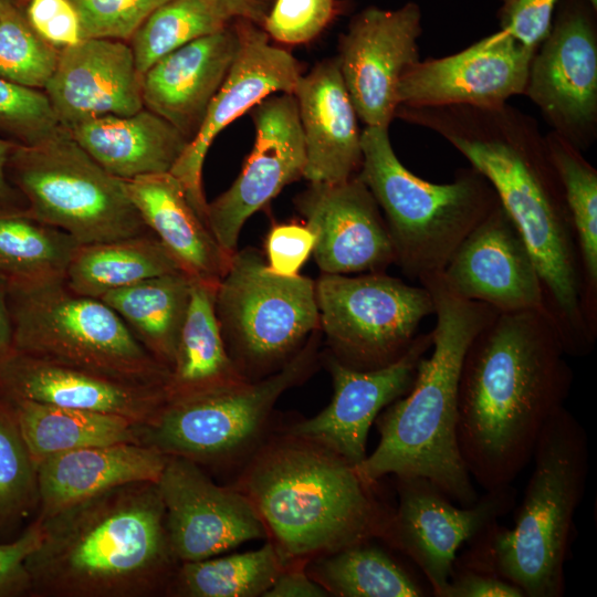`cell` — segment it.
Returning a JSON list of instances; mask_svg holds the SVG:
<instances>
[{
	"label": "cell",
	"instance_id": "29",
	"mask_svg": "<svg viewBox=\"0 0 597 597\" xmlns=\"http://www.w3.org/2000/svg\"><path fill=\"white\" fill-rule=\"evenodd\" d=\"M66 129L97 164L123 180L169 172L189 143L175 126L145 107L132 115L101 116Z\"/></svg>",
	"mask_w": 597,
	"mask_h": 597
},
{
	"label": "cell",
	"instance_id": "3",
	"mask_svg": "<svg viewBox=\"0 0 597 597\" xmlns=\"http://www.w3.org/2000/svg\"><path fill=\"white\" fill-rule=\"evenodd\" d=\"M38 519L42 540L27 559L31 596H157L180 564L157 482L124 484Z\"/></svg>",
	"mask_w": 597,
	"mask_h": 597
},
{
	"label": "cell",
	"instance_id": "11",
	"mask_svg": "<svg viewBox=\"0 0 597 597\" xmlns=\"http://www.w3.org/2000/svg\"><path fill=\"white\" fill-rule=\"evenodd\" d=\"M216 312L229 356L248 379L280 369L320 323L315 284L272 272L251 248L232 254Z\"/></svg>",
	"mask_w": 597,
	"mask_h": 597
},
{
	"label": "cell",
	"instance_id": "34",
	"mask_svg": "<svg viewBox=\"0 0 597 597\" xmlns=\"http://www.w3.org/2000/svg\"><path fill=\"white\" fill-rule=\"evenodd\" d=\"M308 575L339 597H421L428 590L371 541L312 559Z\"/></svg>",
	"mask_w": 597,
	"mask_h": 597
},
{
	"label": "cell",
	"instance_id": "37",
	"mask_svg": "<svg viewBox=\"0 0 597 597\" xmlns=\"http://www.w3.org/2000/svg\"><path fill=\"white\" fill-rule=\"evenodd\" d=\"M78 245L72 235L25 209H0V277L4 281L64 276Z\"/></svg>",
	"mask_w": 597,
	"mask_h": 597
},
{
	"label": "cell",
	"instance_id": "45",
	"mask_svg": "<svg viewBox=\"0 0 597 597\" xmlns=\"http://www.w3.org/2000/svg\"><path fill=\"white\" fill-rule=\"evenodd\" d=\"M24 12L33 30L57 49L82 40L78 14L70 0H28Z\"/></svg>",
	"mask_w": 597,
	"mask_h": 597
},
{
	"label": "cell",
	"instance_id": "44",
	"mask_svg": "<svg viewBox=\"0 0 597 597\" xmlns=\"http://www.w3.org/2000/svg\"><path fill=\"white\" fill-rule=\"evenodd\" d=\"M559 0H499L500 25L522 44L536 50L549 31Z\"/></svg>",
	"mask_w": 597,
	"mask_h": 597
},
{
	"label": "cell",
	"instance_id": "13",
	"mask_svg": "<svg viewBox=\"0 0 597 597\" xmlns=\"http://www.w3.org/2000/svg\"><path fill=\"white\" fill-rule=\"evenodd\" d=\"M597 10L587 0H559L548 33L530 63L523 94L579 150L597 125Z\"/></svg>",
	"mask_w": 597,
	"mask_h": 597
},
{
	"label": "cell",
	"instance_id": "25",
	"mask_svg": "<svg viewBox=\"0 0 597 597\" xmlns=\"http://www.w3.org/2000/svg\"><path fill=\"white\" fill-rule=\"evenodd\" d=\"M305 148L303 177L310 184H339L362 165V132L336 57L302 74L293 91Z\"/></svg>",
	"mask_w": 597,
	"mask_h": 597
},
{
	"label": "cell",
	"instance_id": "36",
	"mask_svg": "<svg viewBox=\"0 0 597 597\" xmlns=\"http://www.w3.org/2000/svg\"><path fill=\"white\" fill-rule=\"evenodd\" d=\"M284 567L274 545L268 541L256 551L180 563L166 595L179 597L263 596Z\"/></svg>",
	"mask_w": 597,
	"mask_h": 597
},
{
	"label": "cell",
	"instance_id": "26",
	"mask_svg": "<svg viewBox=\"0 0 597 597\" xmlns=\"http://www.w3.org/2000/svg\"><path fill=\"white\" fill-rule=\"evenodd\" d=\"M239 49L235 24L169 53L143 74V103L189 142L224 82Z\"/></svg>",
	"mask_w": 597,
	"mask_h": 597
},
{
	"label": "cell",
	"instance_id": "20",
	"mask_svg": "<svg viewBox=\"0 0 597 597\" xmlns=\"http://www.w3.org/2000/svg\"><path fill=\"white\" fill-rule=\"evenodd\" d=\"M440 275L453 294L498 313H545L533 258L501 203L462 240Z\"/></svg>",
	"mask_w": 597,
	"mask_h": 597
},
{
	"label": "cell",
	"instance_id": "5",
	"mask_svg": "<svg viewBox=\"0 0 597 597\" xmlns=\"http://www.w3.org/2000/svg\"><path fill=\"white\" fill-rule=\"evenodd\" d=\"M419 282L434 306L431 353L419 360L410 389L376 418L378 444L355 470L369 484L388 474L425 478L468 506L479 496L458 446L459 380L468 347L498 312L453 294L440 273Z\"/></svg>",
	"mask_w": 597,
	"mask_h": 597
},
{
	"label": "cell",
	"instance_id": "32",
	"mask_svg": "<svg viewBox=\"0 0 597 597\" xmlns=\"http://www.w3.org/2000/svg\"><path fill=\"white\" fill-rule=\"evenodd\" d=\"M190 289L191 277L179 271L113 290L101 300L121 316L148 353L170 369Z\"/></svg>",
	"mask_w": 597,
	"mask_h": 597
},
{
	"label": "cell",
	"instance_id": "7",
	"mask_svg": "<svg viewBox=\"0 0 597 597\" xmlns=\"http://www.w3.org/2000/svg\"><path fill=\"white\" fill-rule=\"evenodd\" d=\"M362 154L357 177L384 211L395 263L411 279L440 273L462 240L500 203L490 181L472 166L459 169L448 184L412 174L395 154L388 128L366 126Z\"/></svg>",
	"mask_w": 597,
	"mask_h": 597
},
{
	"label": "cell",
	"instance_id": "54",
	"mask_svg": "<svg viewBox=\"0 0 597 597\" xmlns=\"http://www.w3.org/2000/svg\"><path fill=\"white\" fill-rule=\"evenodd\" d=\"M594 9L597 10V0H587Z\"/></svg>",
	"mask_w": 597,
	"mask_h": 597
},
{
	"label": "cell",
	"instance_id": "27",
	"mask_svg": "<svg viewBox=\"0 0 597 597\" xmlns=\"http://www.w3.org/2000/svg\"><path fill=\"white\" fill-rule=\"evenodd\" d=\"M167 455L143 443L86 447L42 460L38 465L39 513L61 509L135 482H157Z\"/></svg>",
	"mask_w": 597,
	"mask_h": 597
},
{
	"label": "cell",
	"instance_id": "47",
	"mask_svg": "<svg viewBox=\"0 0 597 597\" xmlns=\"http://www.w3.org/2000/svg\"><path fill=\"white\" fill-rule=\"evenodd\" d=\"M314 243L315 237L306 226H275L265 240L266 264L276 274L296 275L313 252Z\"/></svg>",
	"mask_w": 597,
	"mask_h": 597
},
{
	"label": "cell",
	"instance_id": "15",
	"mask_svg": "<svg viewBox=\"0 0 597 597\" xmlns=\"http://www.w3.org/2000/svg\"><path fill=\"white\" fill-rule=\"evenodd\" d=\"M421 10L415 2L387 10L368 7L339 38L338 67L357 116L368 127L389 128L404 73L419 61Z\"/></svg>",
	"mask_w": 597,
	"mask_h": 597
},
{
	"label": "cell",
	"instance_id": "40",
	"mask_svg": "<svg viewBox=\"0 0 597 597\" xmlns=\"http://www.w3.org/2000/svg\"><path fill=\"white\" fill-rule=\"evenodd\" d=\"M24 7L0 15V77L43 91L55 71L60 49L33 30Z\"/></svg>",
	"mask_w": 597,
	"mask_h": 597
},
{
	"label": "cell",
	"instance_id": "1",
	"mask_svg": "<svg viewBox=\"0 0 597 597\" xmlns=\"http://www.w3.org/2000/svg\"><path fill=\"white\" fill-rule=\"evenodd\" d=\"M406 121L433 130L494 188L533 258L545 314L567 356H587L597 334L586 320L574 227L546 138L509 104L409 108Z\"/></svg>",
	"mask_w": 597,
	"mask_h": 597
},
{
	"label": "cell",
	"instance_id": "38",
	"mask_svg": "<svg viewBox=\"0 0 597 597\" xmlns=\"http://www.w3.org/2000/svg\"><path fill=\"white\" fill-rule=\"evenodd\" d=\"M228 25L229 22L202 0H169L143 22L128 43L143 75L169 53Z\"/></svg>",
	"mask_w": 597,
	"mask_h": 597
},
{
	"label": "cell",
	"instance_id": "51",
	"mask_svg": "<svg viewBox=\"0 0 597 597\" xmlns=\"http://www.w3.org/2000/svg\"><path fill=\"white\" fill-rule=\"evenodd\" d=\"M18 144L0 137V209H25L23 198L7 177V165Z\"/></svg>",
	"mask_w": 597,
	"mask_h": 597
},
{
	"label": "cell",
	"instance_id": "43",
	"mask_svg": "<svg viewBox=\"0 0 597 597\" xmlns=\"http://www.w3.org/2000/svg\"><path fill=\"white\" fill-rule=\"evenodd\" d=\"M334 14V0H274L263 30L283 44H302L317 36Z\"/></svg>",
	"mask_w": 597,
	"mask_h": 597
},
{
	"label": "cell",
	"instance_id": "50",
	"mask_svg": "<svg viewBox=\"0 0 597 597\" xmlns=\"http://www.w3.org/2000/svg\"><path fill=\"white\" fill-rule=\"evenodd\" d=\"M209 4L220 17L231 20H245L253 23H263L268 14L269 0H202Z\"/></svg>",
	"mask_w": 597,
	"mask_h": 597
},
{
	"label": "cell",
	"instance_id": "33",
	"mask_svg": "<svg viewBox=\"0 0 597 597\" xmlns=\"http://www.w3.org/2000/svg\"><path fill=\"white\" fill-rule=\"evenodd\" d=\"M181 271L151 231L111 241L80 244L65 281L78 294L101 298L146 279Z\"/></svg>",
	"mask_w": 597,
	"mask_h": 597
},
{
	"label": "cell",
	"instance_id": "49",
	"mask_svg": "<svg viewBox=\"0 0 597 597\" xmlns=\"http://www.w3.org/2000/svg\"><path fill=\"white\" fill-rule=\"evenodd\" d=\"M306 562H297L284 567L264 597H324L327 590L306 572Z\"/></svg>",
	"mask_w": 597,
	"mask_h": 597
},
{
	"label": "cell",
	"instance_id": "41",
	"mask_svg": "<svg viewBox=\"0 0 597 597\" xmlns=\"http://www.w3.org/2000/svg\"><path fill=\"white\" fill-rule=\"evenodd\" d=\"M59 127L43 91L0 77V132L19 144L33 145L48 138Z\"/></svg>",
	"mask_w": 597,
	"mask_h": 597
},
{
	"label": "cell",
	"instance_id": "48",
	"mask_svg": "<svg viewBox=\"0 0 597 597\" xmlns=\"http://www.w3.org/2000/svg\"><path fill=\"white\" fill-rule=\"evenodd\" d=\"M443 597H525L523 591L499 575L454 564Z\"/></svg>",
	"mask_w": 597,
	"mask_h": 597
},
{
	"label": "cell",
	"instance_id": "9",
	"mask_svg": "<svg viewBox=\"0 0 597 597\" xmlns=\"http://www.w3.org/2000/svg\"><path fill=\"white\" fill-rule=\"evenodd\" d=\"M7 177L31 216L65 231L78 244L149 231L126 181L106 171L62 126L36 144H18Z\"/></svg>",
	"mask_w": 597,
	"mask_h": 597
},
{
	"label": "cell",
	"instance_id": "42",
	"mask_svg": "<svg viewBox=\"0 0 597 597\" xmlns=\"http://www.w3.org/2000/svg\"><path fill=\"white\" fill-rule=\"evenodd\" d=\"M83 39L103 38L128 42L143 22L169 0H70Z\"/></svg>",
	"mask_w": 597,
	"mask_h": 597
},
{
	"label": "cell",
	"instance_id": "30",
	"mask_svg": "<svg viewBox=\"0 0 597 597\" xmlns=\"http://www.w3.org/2000/svg\"><path fill=\"white\" fill-rule=\"evenodd\" d=\"M213 283L191 279L190 297L165 386L167 399L240 383L216 312Z\"/></svg>",
	"mask_w": 597,
	"mask_h": 597
},
{
	"label": "cell",
	"instance_id": "46",
	"mask_svg": "<svg viewBox=\"0 0 597 597\" xmlns=\"http://www.w3.org/2000/svg\"><path fill=\"white\" fill-rule=\"evenodd\" d=\"M42 540V526L36 517L15 540L0 543V597L30 595L31 579L28 557Z\"/></svg>",
	"mask_w": 597,
	"mask_h": 597
},
{
	"label": "cell",
	"instance_id": "21",
	"mask_svg": "<svg viewBox=\"0 0 597 597\" xmlns=\"http://www.w3.org/2000/svg\"><path fill=\"white\" fill-rule=\"evenodd\" d=\"M431 345V332L417 335L396 362L367 370L352 368L331 357L328 369L334 395L329 405L286 431L313 440L357 467L367 457L370 426L388 405L410 389L419 360Z\"/></svg>",
	"mask_w": 597,
	"mask_h": 597
},
{
	"label": "cell",
	"instance_id": "17",
	"mask_svg": "<svg viewBox=\"0 0 597 597\" xmlns=\"http://www.w3.org/2000/svg\"><path fill=\"white\" fill-rule=\"evenodd\" d=\"M234 24L239 34L234 61L197 134L169 171L206 224L208 202L202 190V167L214 138L265 97L293 94L303 74L301 63L286 50L272 45L263 29L245 20H235Z\"/></svg>",
	"mask_w": 597,
	"mask_h": 597
},
{
	"label": "cell",
	"instance_id": "52",
	"mask_svg": "<svg viewBox=\"0 0 597 597\" xmlns=\"http://www.w3.org/2000/svg\"><path fill=\"white\" fill-rule=\"evenodd\" d=\"M13 346V327L7 302L6 282L0 277V358Z\"/></svg>",
	"mask_w": 597,
	"mask_h": 597
},
{
	"label": "cell",
	"instance_id": "35",
	"mask_svg": "<svg viewBox=\"0 0 597 597\" xmlns=\"http://www.w3.org/2000/svg\"><path fill=\"white\" fill-rule=\"evenodd\" d=\"M545 138L575 231L586 320L597 333V170L557 133L552 130Z\"/></svg>",
	"mask_w": 597,
	"mask_h": 597
},
{
	"label": "cell",
	"instance_id": "18",
	"mask_svg": "<svg viewBox=\"0 0 597 597\" xmlns=\"http://www.w3.org/2000/svg\"><path fill=\"white\" fill-rule=\"evenodd\" d=\"M157 485L176 558L206 559L244 542L265 538L266 530L248 498L216 484L189 459L167 455Z\"/></svg>",
	"mask_w": 597,
	"mask_h": 597
},
{
	"label": "cell",
	"instance_id": "6",
	"mask_svg": "<svg viewBox=\"0 0 597 597\" xmlns=\"http://www.w3.org/2000/svg\"><path fill=\"white\" fill-rule=\"evenodd\" d=\"M588 438L563 407L544 427L512 528L492 524L472 540L460 565L486 570L516 585L525 597L565 594V564L576 511L588 474Z\"/></svg>",
	"mask_w": 597,
	"mask_h": 597
},
{
	"label": "cell",
	"instance_id": "39",
	"mask_svg": "<svg viewBox=\"0 0 597 597\" xmlns=\"http://www.w3.org/2000/svg\"><path fill=\"white\" fill-rule=\"evenodd\" d=\"M39 504L36 464L0 397V535L39 511Z\"/></svg>",
	"mask_w": 597,
	"mask_h": 597
},
{
	"label": "cell",
	"instance_id": "4",
	"mask_svg": "<svg viewBox=\"0 0 597 597\" xmlns=\"http://www.w3.org/2000/svg\"><path fill=\"white\" fill-rule=\"evenodd\" d=\"M374 485L332 450L284 430L262 442L232 486L287 566L373 540L389 544L395 510Z\"/></svg>",
	"mask_w": 597,
	"mask_h": 597
},
{
	"label": "cell",
	"instance_id": "12",
	"mask_svg": "<svg viewBox=\"0 0 597 597\" xmlns=\"http://www.w3.org/2000/svg\"><path fill=\"white\" fill-rule=\"evenodd\" d=\"M320 323L343 364L362 370L396 362L434 313L430 293L383 272L324 273L315 284Z\"/></svg>",
	"mask_w": 597,
	"mask_h": 597
},
{
	"label": "cell",
	"instance_id": "19",
	"mask_svg": "<svg viewBox=\"0 0 597 597\" xmlns=\"http://www.w3.org/2000/svg\"><path fill=\"white\" fill-rule=\"evenodd\" d=\"M535 50L500 30L464 50L417 61L401 76L398 106L490 107L523 94Z\"/></svg>",
	"mask_w": 597,
	"mask_h": 597
},
{
	"label": "cell",
	"instance_id": "31",
	"mask_svg": "<svg viewBox=\"0 0 597 597\" xmlns=\"http://www.w3.org/2000/svg\"><path fill=\"white\" fill-rule=\"evenodd\" d=\"M0 397L10 408L38 465L53 454L116 443H142V426L116 415Z\"/></svg>",
	"mask_w": 597,
	"mask_h": 597
},
{
	"label": "cell",
	"instance_id": "23",
	"mask_svg": "<svg viewBox=\"0 0 597 597\" xmlns=\"http://www.w3.org/2000/svg\"><path fill=\"white\" fill-rule=\"evenodd\" d=\"M143 75L128 42L91 38L60 49L43 92L64 128L106 115H132L144 108Z\"/></svg>",
	"mask_w": 597,
	"mask_h": 597
},
{
	"label": "cell",
	"instance_id": "16",
	"mask_svg": "<svg viewBox=\"0 0 597 597\" xmlns=\"http://www.w3.org/2000/svg\"><path fill=\"white\" fill-rule=\"evenodd\" d=\"M255 140L231 187L207 205L206 220L220 247L235 252L244 222L286 185L303 177L305 148L293 94H273L250 111Z\"/></svg>",
	"mask_w": 597,
	"mask_h": 597
},
{
	"label": "cell",
	"instance_id": "10",
	"mask_svg": "<svg viewBox=\"0 0 597 597\" xmlns=\"http://www.w3.org/2000/svg\"><path fill=\"white\" fill-rule=\"evenodd\" d=\"M313 357L306 346L262 378L166 399L142 427V443L199 465L247 461L269 437L276 400L307 375Z\"/></svg>",
	"mask_w": 597,
	"mask_h": 597
},
{
	"label": "cell",
	"instance_id": "14",
	"mask_svg": "<svg viewBox=\"0 0 597 597\" xmlns=\"http://www.w3.org/2000/svg\"><path fill=\"white\" fill-rule=\"evenodd\" d=\"M397 479L398 507L389 545L408 555L426 576L431 593L443 597L457 552L513 506L512 485L485 491L473 504L455 505L425 478Z\"/></svg>",
	"mask_w": 597,
	"mask_h": 597
},
{
	"label": "cell",
	"instance_id": "24",
	"mask_svg": "<svg viewBox=\"0 0 597 597\" xmlns=\"http://www.w3.org/2000/svg\"><path fill=\"white\" fill-rule=\"evenodd\" d=\"M0 395L116 415L142 427L167 399L164 387L111 378L13 348L0 358Z\"/></svg>",
	"mask_w": 597,
	"mask_h": 597
},
{
	"label": "cell",
	"instance_id": "2",
	"mask_svg": "<svg viewBox=\"0 0 597 597\" xmlns=\"http://www.w3.org/2000/svg\"><path fill=\"white\" fill-rule=\"evenodd\" d=\"M561 339L540 311L498 313L473 338L458 389V446L485 491L511 485L573 384Z\"/></svg>",
	"mask_w": 597,
	"mask_h": 597
},
{
	"label": "cell",
	"instance_id": "53",
	"mask_svg": "<svg viewBox=\"0 0 597 597\" xmlns=\"http://www.w3.org/2000/svg\"><path fill=\"white\" fill-rule=\"evenodd\" d=\"M25 0H0V15L8 10L24 6Z\"/></svg>",
	"mask_w": 597,
	"mask_h": 597
},
{
	"label": "cell",
	"instance_id": "8",
	"mask_svg": "<svg viewBox=\"0 0 597 597\" xmlns=\"http://www.w3.org/2000/svg\"><path fill=\"white\" fill-rule=\"evenodd\" d=\"M4 282L13 349L111 378L165 388L169 369L101 298L76 293L64 276Z\"/></svg>",
	"mask_w": 597,
	"mask_h": 597
},
{
	"label": "cell",
	"instance_id": "22",
	"mask_svg": "<svg viewBox=\"0 0 597 597\" xmlns=\"http://www.w3.org/2000/svg\"><path fill=\"white\" fill-rule=\"evenodd\" d=\"M313 232V254L324 273L383 272L396 262L379 207L356 176L339 184H310L295 200Z\"/></svg>",
	"mask_w": 597,
	"mask_h": 597
},
{
	"label": "cell",
	"instance_id": "28",
	"mask_svg": "<svg viewBox=\"0 0 597 597\" xmlns=\"http://www.w3.org/2000/svg\"><path fill=\"white\" fill-rule=\"evenodd\" d=\"M125 181L145 226L180 270L193 280L218 284L233 253H228L217 242L178 179L170 172H161Z\"/></svg>",
	"mask_w": 597,
	"mask_h": 597
}]
</instances>
